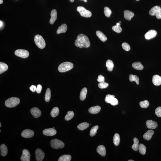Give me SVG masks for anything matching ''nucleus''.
<instances>
[{"instance_id": "ea45409f", "label": "nucleus", "mask_w": 161, "mask_h": 161, "mask_svg": "<svg viewBox=\"0 0 161 161\" xmlns=\"http://www.w3.org/2000/svg\"><path fill=\"white\" fill-rule=\"evenodd\" d=\"M104 12L105 16L107 18H109L112 13V11L110 8L107 7H105L104 8Z\"/></svg>"}, {"instance_id": "dca6fc26", "label": "nucleus", "mask_w": 161, "mask_h": 161, "mask_svg": "<svg viewBox=\"0 0 161 161\" xmlns=\"http://www.w3.org/2000/svg\"><path fill=\"white\" fill-rule=\"evenodd\" d=\"M51 18L50 20V23L51 25L53 24L57 18V13L56 10L54 9L51 11Z\"/></svg>"}, {"instance_id": "72a5a7b5", "label": "nucleus", "mask_w": 161, "mask_h": 161, "mask_svg": "<svg viewBox=\"0 0 161 161\" xmlns=\"http://www.w3.org/2000/svg\"><path fill=\"white\" fill-rule=\"evenodd\" d=\"M129 79L131 82H136L137 84H139V77L136 75L131 74L129 75Z\"/></svg>"}, {"instance_id": "13d9d810", "label": "nucleus", "mask_w": 161, "mask_h": 161, "mask_svg": "<svg viewBox=\"0 0 161 161\" xmlns=\"http://www.w3.org/2000/svg\"><path fill=\"white\" fill-rule=\"evenodd\" d=\"M1 123L0 122V127H1Z\"/></svg>"}, {"instance_id": "2f4dec72", "label": "nucleus", "mask_w": 161, "mask_h": 161, "mask_svg": "<svg viewBox=\"0 0 161 161\" xmlns=\"http://www.w3.org/2000/svg\"><path fill=\"white\" fill-rule=\"evenodd\" d=\"M72 159V156L69 155H62L59 158L58 161H70Z\"/></svg>"}, {"instance_id": "6e6d98bb", "label": "nucleus", "mask_w": 161, "mask_h": 161, "mask_svg": "<svg viewBox=\"0 0 161 161\" xmlns=\"http://www.w3.org/2000/svg\"><path fill=\"white\" fill-rule=\"evenodd\" d=\"M85 2H87V0H83Z\"/></svg>"}, {"instance_id": "9b49d317", "label": "nucleus", "mask_w": 161, "mask_h": 161, "mask_svg": "<svg viewBox=\"0 0 161 161\" xmlns=\"http://www.w3.org/2000/svg\"><path fill=\"white\" fill-rule=\"evenodd\" d=\"M35 133L33 131L29 129H26L23 131L21 133L22 137L25 138H30L33 137Z\"/></svg>"}, {"instance_id": "8fccbe9b", "label": "nucleus", "mask_w": 161, "mask_h": 161, "mask_svg": "<svg viewBox=\"0 0 161 161\" xmlns=\"http://www.w3.org/2000/svg\"><path fill=\"white\" fill-rule=\"evenodd\" d=\"M30 89L32 92H34L36 90V87L35 85H32L30 87Z\"/></svg>"}, {"instance_id": "603ef678", "label": "nucleus", "mask_w": 161, "mask_h": 161, "mask_svg": "<svg viewBox=\"0 0 161 161\" xmlns=\"http://www.w3.org/2000/svg\"><path fill=\"white\" fill-rule=\"evenodd\" d=\"M120 22H119L118 23H116V25L118 26H120Z\"/></svg>"}, {"instance_id": "6ab92c4d", "label": "nucleus", "mask_w": 161, "mask_h": 161, "mask_svg": "<svg viewBox=\"0 0 161 161\" xmlns=\"http://www.w3.org/2000/svg\"><path fill=\"white\" fill-rule=\"evenodd\" d=\"M124 14L125 19L129 21L130 20L131 18L134 16V14L133 12L127 10L124 11Z\"/></svg>"}, {"instance_id": "b1692460", "label": "nucleus", "mask_w": 161, "mask_h": 161, "mask_svg": "<svg viewBox=\"0 0 161 161\" xmlns=\"http://www.w3.org/2000/svg\"><path fill=\"white\" fill-rule=\"evenodd\" d=\"M96 35L100 40L103 42H105L107 40V38L106 36L101 31H98L96 32Z\"/></svg>"}, {"instance_id": "4468645a", "label": "nucleus", "mask_w": 161, "mask_h": 161, "mask_svg": "<svg viewBox=\"0 0 161 161\" xmlns=\"http://www.w3.org/2000/svg\"><path fill=\"white\" fill-rule=\"evenodd\" d=\"M31 114L35 118L39 117L41 115V111L36 107L33 108L31 109Z\"/></svg>"}, {"instance_id": "052dcab7", "label": "nucleus", "mask_w": 161, "mask_h": 161, "mask_svg": "<svg viewBox=\"0 0 161 161\" xmlns=\"http://www.w3.org/2000/svg\"><path fill=\"white\" fill-rule=\"evenodd\" d=\"M53 128H54V129L55 128L54 127Z\"/></svg>"}, {"instance_id": "7ed1b4c3", "label": "nucleus", "mask_w": 161, "mask_h": 161, "mask_svg": "<svg viewBox=\"0 0 161 161\" xmlns=\"http://www.w3.org/2000/svg\"><path fill=\"white\" fill-rule=\"evenodd\" d=\"M20 101L18 98L15 97H11L5 101L6 106L9 108L15 107L19 104Z\"/></svg>"}, {"instance_id": "ddd939ff", "label": "nucleus", "mask_w": 161, "mask_h": 161, "mask_svg": "<svg viewBox=\"0 0 161 161\" xmlns=\"http://www.w3.org/2000/svg\"><path fill=\"white\" fill-rule=\"evenodd\" d=\"M157 35V32L155 30H151L148 31L145 35V37L146 39L149 40L154 38Z\"/></svg>"}, {"instance_id": "5701e85b", "label": "nucleus", "mask_w": 161, "mask_h": 161, "mask_svg": "<svg viewBox=\"0 0 161 161\" xmlns=\"http://www.w3.org/2000/svg\"><path fill=\"white\" fill-rule=\"evenodd\" d=\"M0 149L1 156L4 157L6 156L8 152V149L6 146L4 144H2L0 146Z\"/></svg>"}, {"instance_id": "cd10ccee", "label": "nucleus", "mask_w": 161, "mask_h": 161, "mask_svg": "<svg viewBox=\"0 0 161 161\" xmlns=\"http://www.w3.org/2000/svg\"><path fill=\"white\" fill-rule=\"evenodd\" d=\"M134 143L132 145V148L134 150L137 151L139 149V141L136 138H134L133 139Z\"/></svg>"}, {"instance_id": "c03bdc74", "label": "nucleus", "mask_w": 161, "mask_h": 161, "mask_svg": "<svg viewBox=\"0 0 161 161\" xmlns=\"http://www.w3.org/2000/svg\"><path fill=\"white\" fill-rule=\"evenodd\" d=\"M122 47L125 50L129 51L130 49V47L128 43L126 42H124L122 44Z\"/></svg>"}, {"instance_id": "49530a36", "label": "nucleus", "mask_w": 161, "mask_h": 161, "mask_svg": "<svg viewBox=\"0 0 161 161\" xmlns=\"http://www.w3.org/2000/svg\"><path fill=\"white\" fill-rule=\"evenodd\" d=\"M110 104L113 106H115V105H117L119 104V102L118 100L115 98H114L112 99L111 102L110 103Z\"/></svg>"}, {"instance_id": "37998d69", "label": "nucleus", "mask_w": 161, "mask_h": 161, "mask_svg": "<svg viewBox=\"0 0 161 161\" xmlns=\"http://www.w3.org/2000/svg\"><path fill=\"white\" fill-rule=\"evenodd\" d=\"M109 86V84L107 83L103 82L99 83L98 84V86L101 89H104L107 87Z\"/></svg>"}, {"instance_id": "1a4fd4ad", "label": "nucleus", "mask_w": 161, "mask_h": 161, "mask_svg": "<svg viewBox=\"0 0 161 161\" xmlns=\"http://www.w3.org/2000/svg\"><path fill=\"white\" fill-rule=\"evenodd\" d=\"M36 159L37 161H42L45 157V155L42 149L38 148L35 152Z\"/></svg>"}, {"instance_id": "864d4df0", "label": "nucleus", "mask_w": 161, "mask_h": 161, "mask_svg": "<svg viewBox=\"0 0 161 161\" xmlns=\"http://www.w3.org/2000/svg\"><path fill=\"white\" fill-rule=\"evenodd\" d=\"M3 2V0H0V4H2Z\"/></svg>"}, {"instance_id": "f8f14e48", "label": "nucleus", "mask_w": 161, "mask_h": 161, "mask_svg": "<svg viewBox=\"0 0 161 161\" xmlns=\"http://www.w3.org/2000/svg\"><path fill=\"white\" fill-rule=\"evenodd\" d=\"M56 131L53 128H50L44 129L43 131V133L47 136H54L56 134Z\"/></svg>"}, {"instance_id": "9d476101", "label": "nucleus", "mask_w": 161, "mask_h": 161, "mask_svg": "<svg viewBox=\"0 0 161 161\" xmlns=\"http://www.w3.org/2000/svg\"><path fill=\"white\" fill-rule=\"evenodd\" d=\"M31 155L30 152L26 149H24L22 151V154L21 157L22 161H30Z\"/></svg>"}, {"instance_id": "f3484780", "label": "nucleus", "mask_w": 161, "mask_h": 161, "mask_svg": "<svg viewBox=\"0 0 161 161\" xmlns=\"http://www.w3.org/2000/svg\"><path fill=\"white\" fill-rule=\"evenodd\" d=\"M152 82L156 86H159L161 85V77L158 75H154L152 77Z\"/></svg>"}, {"instance_id": "a19ab883", "label": "nucleus", "mask_w": 161, "mask_h": 161, "mask_svg": "<svg viewBox=\"0 0 161 161\" xmlns=\"http://www.w3.org/2000/svg\"><path fill=\"white\" fill-rule=\"evenodd\" d=\"M115 97V96L113 95L108 94L106 95L105 99V102L107 103H110L112 99Z\"/></svg>"}, {"instance_id": "412c9836", "label": "nucleus", "mask_w": 161, "mask_h": 161, "mask_svg": "<svg viewBox=\"0 0 161 161\" xmlns=\"http://www.w3.org/2000/svg\"><path fill=\"white\" fill-rule=\"evenodd\" d=\"M154 132L153 130H149L145 133L143 135V139L149 141L151 139Z\"/></svg>"}, {"instance_id": "58836bf2", "label": "nucleus", "mask_w": 161, "mask_h": 161, "mask_svg": "<svg viewBox=\"0 0 161 161\" xmlns=\"http://www.w3.org/2000/svg\"><path fill=\"white\" fill-rule=\"evenodd\" d=\"M140 105L141 107L143 108H147L149 105V103L147 100L142 101L140 103Z\"/></svg>"}, {"instance_id": "f257e3e1", "label": "nucleus", "mask_w": 161, "mask_h": 161, "mask_svg": "<svg viewBox=\"0 0 161 161\" xmlns=\"http://www.w3.org/2000/svg\"><path fill=\"white\" fill-rule=\"evenodd\" d=\"M75 46L80 48H88L90 46V42L88 37L84 34H80L77 37L75 42Z\"/></svg>"}, {"instance_id": "c9c22d12", "label": "nucleus", "mask_w": 161, "mask_h": 161, "mask_svg": "<svg viewBox=\"0 0 161 161\" xmlns=\"http://www.w3.org/2000/svg\"><path fill=\"white\" fill-rule=\"evenodd\" d=\"M51 96V91L50 88H48L47 89L45 94V100L46 102H48L50 100Z\"/></svg>"}, {"instance_id": "c85d7f7f", "label": "nucleus", "mask_w": 161, "mask_h": 161, "mask_svg": "<svg viewBox=\"0 0 161 161\" xmlns=\"http://www.w3.org/2000/svg\"><path fill=\"white\" fill-rule=\"evenodd\" d=\"M8 65L4 63L0 62V74H1L7 70Z\"/></svg>"}, {"instance_id": "09e8293b", "label": "nucleus", "mask_w": 161, "mask_h": 161, "mask_svg": "<svg viewBox=\"0 0 161 161\" xmlns=\"http://www.w3.org/2000/svg\"><path fill=\"white\" fill-rule=\"evenodd\" d=\"M42 86L40 85H38L36 87V91L38 93H40L42 90Z\"/></svg>"}, {"instance_id": "f704fd0d", "label": "nucleus", "mask_w": 161, "mask_h": 161, "mask_svg": "<svg viewBox=\"0 0 161 161\" xmlns=\"http://www.w3.org/2000/svg\"><path fill=\"white\" fill-rule=\"evenodd\" d=\"M139 149L140 153L142 155L146 154V146L143 144L141 143L139 145Z\"/></svg>"}, {"instance_id": "2eb2a0df", "label": "nucleus", "mask_w": 161, "mask_h": 161, "mask_svg": "<svg viewBox=\"0 0 161 161\" xmlns=\"http://www.w3.org/2000/svg\"><path fill=\"white\" fill-rule=\"evenodd\" d=\"M147 127L149 129H154L157 127L158 125L156 122L152 120H148L146 122Z\"/></svg>"}, {"instance_id": "680f3d73", "label": "nucleus", "mask_w": 161, "mask_h": 161, "mask_svg": "<svg viewBox=\"0 0 161 161\" xmlns=\"http://www.w3.org/2000/svg\"><path fill=\"white\" fill-rule=\"evenodd\" d=\"M1 132V130H0V132Z\"/></svg>"}, {"instance_id": "a211bd4d", "label": "nucleus", "mask_w": 161, "mask_h": 161, "mask_svg": "<svg viewBox=\"0 0 161 161\" xmlns=\"http://www.w3.org/2000/svg\"><path fill=\"white\" fill-rule=\"evenodd\" d=\"M97 152L101 155L104 157L106 155V149L104 146L102 145H99L97 148Z\"/></svg>"}, {"instance_id": "39448f33", "label": "nucleus", "mask_w": 161, "mask_h": 161, "mask_svg": "<svg viewBox=\"0 0 161 161\" xmlns=\"http://www.w3.org/2000/svg\"><path fill=\"white\" fill-rule=\"evenodd\" d=\"M151 16H156L158 19H161V8L159 6L156 5L152 7L149 11Z\"/></svg>"}, {"instance_id": "393cba45", "label": "nucleus", "mask_w": 161, "mask_h": 161, "mask_svg": "<svg viewBox=\"0 0 161 161\" xmlns=\"http://www.w3.org/2000/svg\"><path fill=\"white\" fill-rule=\"evenodd\" d=\"M132 66L135 69L138 70H142L144 68V67L141 63L139 62L133 63L132 64Z\"/></svg>"}, {"instance_id": "7c9ffc66", "label": "nucleus", "mask_w": 161, "mask_h": 161, "mask_svg": "<svg viewBox=\"0 0 161 161\" xmlns=\"http://www.w3.org/2000/svg\"><path fill=\"white\" fill-rule=\"evenodd\" d=\"M120 137L119 134L115 133L113 138V142L114 144L116 146H118L120 142Z\"/></svg>"}, {"instance_id": "a878e982", "label": "nucleus", "mask_w": 161, "mask_h": 161, "mask_svg": "<svg viewBox=\"0 0 161 161\" xmlns=\"http://www.w3.org/2000/svg\"><path fill=\"white\" fill-rule=\"evenodd\" d=\"M87 89L86 88H84L81 90L80 95V99L81 101H84L86 99V95L87 93Z\"/></svg>"}, {"instance_id": "f03ea898", "label": "nucleus", "mask_w": 161, "mask_h": 161, "mask_svg": "<svg viewBox=\"0 0 161 161\" xmlns=\"http://www.w3.org/2000/svg\"><path fill=\"white\" fill-rule=\"evenodd\" d=\"M73 67V64L70 62H65L62 63L59 65L58 70L61 72H65L70 70Z\"/></svg>"}, {"instance_id": "c756f323", "label": "nucleus", "mask_w": 161, "mask_h": 161, "mask_svg": "<svg viewBox=\"0 0 161 161\" xmlns=\"http://www.w3.org/2000/svg\"><path fill=\"white\" fill-rule=\"evenodd\" d=\"M89 124L87 122H83L79 124L77 126V128L79 130H83L89 127Z\"/></svg>"}, {"instance_id": "423d86ee", "label": "nucleus", "mask_w": 161, "mask_h": 161, "mask_svg": "<svg viewBox=\"0 0 161 161\" xmlns=\"http://www.w3.org/2000/svg\"><path fill=\"white\" fill-rule=\"evenodd\" d=\"M51 147L55 149H62L65 146L63 142L57 139H52L51 141Z\"/></svg>"}, {"instance_id": "5fc2aeb1", "label": "nucleus", "mask_w": 161, "mask_h": 161, "mask_svg": "<svg viewBox=\"0 0 161 161\" xmlns=\"http://www.w3.org/2000/svg\"><path fill=\"white\" fill-rule=\"evenodd\" d=\"M71 2H74V0H69Z\"/></svg>"}, {"instance_id": "79ce46f5", "label": "nucleus", "mask_w": 161, "mask_h": 161, "mask_svg": "<svg viewBox=\"0 0 161 161\" xmlns=\"http://www.w3.org/2000/svg\"><path fill=\"white\" fill-rule=\"evenodd\" d=\"M112 29L115 32L117 33H120L122 31V29L121 27L119 26L114 25L112 27Z\"/></svg>"}, {"instance_id": "473e14b6", "label": "nucleus", "mask_w": 161, "mask_h": 161, "mask_svg": "<svg viewBox=\"0 0 161 161\" xmlns=\"http://www.w3.org/2000/svg\"><path fill=\"white\" fill-rule=\"evenodd\" d=\"M59 109L58 107H54L51 111V116L53 118L56 117L59 113Z\"/></svg>"}, {"instance_id": "4d7b16f0", "label": "nucleus", "mask_w": 161, "mask_h": 161, "mask_svg": "<svg viewBox=\"0 0 161 161\" xmlns=\"http://www.w3.org/2000/svg\"><path fill=\"white\" fill-rule=\"evenodd\" d=\"M128 161H134L133 160H128Z\"/></svg>"}, {"instance_id": "bb28decb", "label": "nucleus", "mask_w": 161, "mask_h": 161, "mask_svg": "<svg viewBox=\"0 0 161 161\" xmlns=\"http://www.w3.org/2000/svg\"><path fill=\"white\" fill-rule=\"evenodd\" d=\"M106 67L107 70L109 72H112L113 70L114 65L113 62L110 60H108L106 62Z\"/></svg>"}, {"instance_id": "0eeeda50", "label": "nucleus", "mask_w": 161, "mask_h": 161, "mask_svg": "<svg viewBox=\"0 0 161 161\" xmlns=\"http://www.w3.org/2000/svg\"><path fill=\"white\" fill-rule=\"evenodd\" d=\"M77 10L81 16L86 18H89L92 16V13L90 11L86 9L84 7H78Z\"/></svg>"}, {"instance_id": "aec40b11", "label": "nucleus", "mask_w": 161, "mask_h": 161, "mask_svg": "<svg viewBox=\"0 0 161 161\" xmlns=\"http://www.w3.org/2000/svg\"><path fill=\"white\" fill-rule=\"evenodd\" d=\"M101 109L100 107L99 106H96L91 107L89 109V112L90 113L95 114L99 113Z\"/></svg>"}, {"instance_id": "bf43d9fd", "label": "nucleus", "mask_w": 161, "mask_h": 161, "mask_svg": "<svg viewBox=\"0 0 161 161\" xmlns=\"http://www.w3.org/2000/svg\"><path fill=\"white\" fill-rule=\"evenodd\" d=\"M137 0V1H139V0Z\"/></svg>"}, {"instance_id": "e433bc0d", "label": "nucleus", "mask_w": 161, "mask_h": 161, "mask_svg": "<svg viewBox=\"0 0 161 161\" xmlns=\"http://www.w3.org/2000/svg\"><path fill=\"white\" fill-rule=\"evenodd\" d=\"M74 114L72 111H69L68 112L67 114L65 116V119L67 121H69L73 118Z\"/></svg>"}, {"instance_id": "20e7f679", "label": "nucleus", "mask_w": 161, "mask_h": 161, "mask_svg": "<svg viewBox=\"0 0 161 161\" xmlns=\"http://www.w3.org/2000/svg\"><path fill=\"white\" fill-rule=\"evenodd\" d=\"M34 41L36 44L38 48L43 49L45 47L46 43L44 38L39 35H36L34 38Z\"/></svg>"}, {"instance_id": "4be33fe9", "label": "nucleus", "mask_w": 161, "mask_h": 161, "mask_svg": "<svg viewBox=\"0 0 161 161\" xmlns=\"http://www.w3.org/2000/svg\"><path fill=\"white\" fill-rule=\"evenodd\" d=\"M67 26L66 24H63L58 28L56 31V33L57 34L65 33L67 31Z\"/></svg>"}, {"instance_id": "a18cd8bd", "label": "nucleus", "mask_w": 161, "mask_h": 161, "mask_svg": "<svg viewBox=\"0 0 161 161\" xmlns=\"http://www.w3.org/2000/svg\"><path fill=\"white\" fill-rule=\"evenodd\" d=\"M155 113L159 117H161V107H158L155 110Z\"/></svg>"}, {"instance_id": "6e6552de", "label": "nucleus", "mask_w": 161, "mask_h": 161, "mask_svg": "<svg viewBox=\"0 0 161 161\" xmlns=\"http://www.w3.org/2000/svg\"><path fill=\"white\" fill-rule=\"evenodd\" d=\"M15 54L16 56L22 58H26L29 56V52L25 50L19 49L17 50L15 52Z\"/></svg>"}, {"instance_id": "de8ad7c7", "label": "nucleus", "mask_w": 161, "mask_h": 161, "mask_svg": "<svg viewBox=\"0 0 161 161\" xmlns=\"http://www.w3.org/2000/svg\"><path fill=\"white\" fill-rule=\"evenodd\" d=\"M97 81L99 83L104 82L105 81L104 77L102 75H99L98 76Z\"/></svg>"}, {"instance_id": "4c0bfd02", "label": "nucleus", "mask_w": 161, "mask_h": 161, "mask_svg": "<svg viewBox=\"0 0 161 161\" xmlns=\"http://www.w3.org/2000/svg\"><path fill=\"white\" fill-rule=\"evenodd\" d=\"M99 128V126L96 125L93 127L91 129L90 132V136L91 137H93L95 136L96 134L97 130Z\"/></svg>"}, {"instance_id": "3c124183", "label": "nucleus", "mask_w": 161, "mask_h": 161, "mask_svg": "<svg viewBox=\"0 0 161 161\" xmlns=\"http://www.w3.org/2000/svg\"><path fill=\"white\" fill-rule=\"evenodd\" d=\"M2 25L3 23L2 21H0V27L2 26Z\"/></svg>"}]
</instances>
